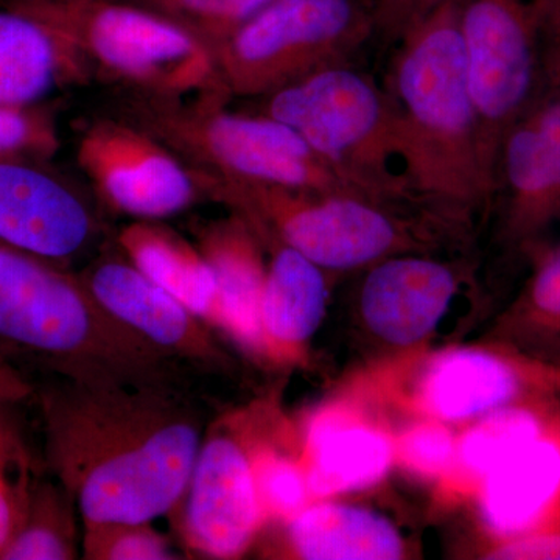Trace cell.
<instances>
[{
	"mask_svg": "<svg viewBox=\"0 0 560 560\" xmlns=\"http://www.w3.org/2000/svg\"><path fill=\"white\" fill-rule=\"evenodd\" d=\"M49 471L83 525L176 510L210 416L194 388L33 378Z\"/></svg>",
	"mask_w": 560,
	"mask_h": 560,
	"instance_id": "obj_1",
	"label": "cell"
},
{
	"mask_svg": "<svg viewBox=\"0 0 560 560\" xmlns=\"http://www.w3.org/2000/svg\"><path fill=\"white\" fill-rule=\"evenodd\" d=\"M460 0H451L405 33L385 88L399 116L404 175L412 195L470 206L497 179L482 149L459 33Z\"/></svg>",
	"mask_w": 560,
	"mask_h": 560,
	"instance_id": "obj_2",
	"label": "cell"
},
{
	"mask_svg": "<svg viewBox=\"0 0 560 560\" xmlns=\"http://www.w3.org/2000/svg\"><path fill=\"white\" fill-rule=\"evenodd\" d=\"M231 102L223 91L186 97L121 91L117 116L149 131L197 172L368 198L289 125L254 110H232Z\"/></svg>",
	"mask_w": 560,
	"mask_h": 560,
	"instance_id": "obj_3",
	"label": "cell"
},
{
	"mask_svg": "<svg viewBox=\"0 0 560 560\" xmlns=\"http://www.w3.org/2000/svg\"><path fill=\"white\" fill-rule=\"evenodd\" d=\"M35 14L75 44L95 80L153 97L223 91L205 40L131 0H0Z\"/></svg>",
	"mask_w": 560,
	"mask_h": 560,
	"instance_id": "obj_4",
	"label": "cell"
},
{
	"mask_svg": "<svg viewBox=\"0 0 560 560\" xmlns=\"http://www.w3.org/2000/svg\"><path fill=\"white\" fill-rule=\"evenodd\" d=\"M254 113L293 128L374 200L412 195L404 175L399 116L377 81L348 61L316 70L256 98Z\"/></svg>",
	"mask_w": 560,
	"mask_h": 560,
	"instance_id": "obj_5",
	"label": "cell"
},
{
	"mask_svg": "<svg viewBox=\"0 0 560 560\" xmlns=\"http://www.w3.org/2000/svg\"><path fill=\"white\" fill-rule=\"evenodd\" d=\"M194 173L206 201L241 215L260 241L290 246L323 270L363 267L405 245L400 221L372 198Z\"/></svg>",
	"mask_w": 560,
	"mask_h": 560,
	"instance_id": "obj_6",
	"label": "cell"
},
{
	"mask_svg": "<svg viewBox=\"0 0 560 560\" xmlns=\"http://www.w3.org/2000/svg\"><path fill=\"white\" fill-rule=\"evenodd\" d=\"M372 36L371 2L271 0L215 47L213 57L232 101H256L348 61Z\"/></svg>",
	"mask_w": 560,
	"mask_h": 560,
	"instance_id": "obj_7",
	"label": "cell"
},
{
	"mask_svg": "<svg viewBox=\"0 0 560 560\" xmlns=\"http://www.w3.org/2000/svg\"><path fill=\"white\" fill-rule=\"evenodd\" d=\"M552 0H460L459 33L482 149L497 178L501 140L533 101Z\"/></svg>",
	"mask_w": 560,
	"mask_h": 560,
	"instance_id": "obj_8",
	"label": "cell"
},
{
	"mask_svg": "<svg viewBox=\"0 0 560 560\" xmlns=\"http://www.w3.org/2000/svg\"><path fill=\"white\" fill-rule=\"evenodd\" d=\"M75 154L102 208L121 217L164 221L206 201L189 165L124 117L90 121Z\"/></svg>",
	"mask_w": 560,
	"mask_h": 560,
	"instance_id": "obj_9",
	"label": "cell"
},
{
	"mask_svg": "<svg viewBox=\"0 0 560 560\" xmlns=\"http://www.w3.org/2000/svg\"><path fill=\"white\" fill-rule=\"evenodd\" d=\"M113 235L95 195L50 162L0 160V243L79 270Z\"/></svg>",
	"mask_w": 560,
	"mask_h": 560,
	"instance_id": "obj_10",
	"label": "cell"
},
{
	"mask_svg": "<svg viewBox=\"0 0 560 560\" xmlns=\"http://www.w3.org/2000/svg\"><path fill=\"white\" fill-rule=\"evenodd\" d=\"M241 420L237 415L209 420L183 499L171 514L195 558H241L264 521Z\"/></svg>",
	"mask_w": 560,
	"mask_h": 560,
	"instance_id": "obj_11",
	"label": "cell"
},
{
	"mask_svg": "<svg viewBox=\"0 0 560 560\" xmlns=\"http://www.w3.org/2000/svg\"><path fill=\"white\" fill-rule=\"evenodd\" d=\"M77 272L106 312L191 374L223 377L234 368L219 331L145 278L114 241Z\"/></svg>",
	"mask_w": 560,
	"mask_h": 560,
	"instance_id": "obj_12",
	"label": "cell"
},
{
	"mask_svg": "<svg viewBox=\"0 0 560 560\" xmlns=\"http://www.w3.org/2000/svg\"><path fill=\"white\" fill-rule=\"evenodd\" d=\"M95 80L72 40L28 11L0 2V106H31Z\"/></svg>",
	"mask_w": 560,
	"mask_h": 560,
	"instance_id": "obj_13",
	"label": "cell"
},
{
	"mask_svg": "<svg viewBox=\"0 0 560 560\" xmlns=\"http://www.w3.org/2000/svg\"><path fill=\"white\" fill-rule=\"evenodd\" d=\"M455 290V275L447 265L422 257H394L368 276L361 311L383 340L411 345L436 327Z\"/></svg>",
	"mask_w": 560,
	"mask_h": 560,
	"instance_id": "obj_14",
	"label": "cell"
},
{
	"mask_svg": "<svg viewBox=\"0 0 560 560\" xmlns=\"http://www.w3.org/2000/svg\"><path fill=\"white\" fill-rule=\"evenodd\" d=\"M194 235L219 287L221 335L246 352L265 355L260 305L267 265L261 260L259 237L234 212L226 219L198 223Z\"/></svg>",
	"mask_w": 560,
	"mask_h": 560,
	"instance_id": "obj_15",
	"label": "cell"
},
{
	"mask_svg": "<svg viewBox=\"0 0 560 560\" xmlns=\"http://www.w3.org/2000/svg\"><path fill=\"white\" fill-rule=\"evenodd\" d=\"M47 474L35 382L0 357V552Z\"/></svg>",
	"mask_w": 560,
	"mask_h": 560,
	"instance_id": "obj_16",
	"label": "cell"
},
{
	"mask_svg": "<svg viewBox=\"0 0 560 560\" xmlns=\"http://www.w3.org/2000/svg\"><path fill=\"white\" fill-rule=\"evenodd\" d=\"M113 241L145 278L221 335L219 287L197 243L164 221L151 220H131L114 232Z\"/></svg>",
	"mask_w": 560,
	"mask_h": 560,
	"instance_id": "obj_17",
	"label": "cell"
},
{
	"mask_svg": "<svg viewBox=\"0 0 560 560\" xmlns=\"http://www.w3.org/2000/svg\"><path fill=\"white\" fill-rule=\"evenodd\" d=\"M393 448L385 434L355 425L337 408H324L305 434L304 470L316 499L366 488L388 470Z\"/></svg>",
	"mask_w": 560,
	"mask_h": 560,
	"instance_id": "obj_18",
	"label": "cell"
},
{
	"mask_svg": "<svg viewBox=\"0 0 560 560\" xmlns=\"http://www.w3.org/2000/svg\"><path fill=\"white\" fill-rule=\"evenodd\" d=\"M275 243L267 265L260 323L265 355L290 359L318 330L326 313L324 270L290 246Z\"/></svg>",
	"mask_w": 560,
	"mask_h": 560,
	"instance_id": "obj_19",
	"label": "cell"
},
{
	"mask_svg": "<svg viewBox=\"0 0 560 560\" xmlns=\"http://www.w3.org/2000/svg\"><path fill=\"white\" fill-rule=\"evenodd\" d=\"M559 488L560 447L539 436L486 475V522L503 536L522 534L539 518Z\"/></svg>",
	"mask_w": 560,
	"mask_h": 560,
	"instance_id": "obj_20",
	"label": "cell"
},
{
	"mask_svg": "<svg viewBox=\"0 0 560 560\" xmlns=\"http://www.w3.org/2000/svg\"><path fill=\"white\" fill-rule=\"evenodd\" d=\"M294 555L308 560H393L399 534L381 515L334 503L307 504L289 521Z\"/></svg>",
	"mask_w": 560,
	"mask_h": 560,
	"instance_id": "obj_21",
	"label": "cell"
},
{
	"mask_svg": "<svg viewBox=\"0 0 560 560\" xmlns=\"http://www.w3.org/2000/svg\"><path fill=\"white\" fill-rule=\"evenodd\" d=\"M522 378L512 364L489 353H448L423 383L427 408L442 419H466L497 410L515 399Z\"/></svg>",
	"mask_w": 560,
	"mask_h": 560,
	"instance_id": "obj_22",
	"label": "cell"
},
{
	"mask_svg": "<svg viewBox=\"0 0 560 560\" xmlns=\"http://www.w3.org/2000/svg\"><path fill=\"white\" fill-rule=\"evenodd\" d=\"M83 558V521L75 500L54 475L36 486L24 517L0 552V560Z\"/></svg>",
	"mask_w": 560,
	"mask_h": 560,
	"instance_id": "obj_23",
	"label": "cell"
},
{
	"mask_svg": "<svg viewBox=\"0 0 560 560\" xmlns=\"http://www.w3.org/2000/svg\"><path fill=\"white\" fill-rule=\"evenodd\" d=\"M539 436V420L533 412L521 408L495 410L464 436L460 459L470 470L488 475Z\"/></svg>",
	"mask_w": 560,
	"mask_h": 560,
	"instance_id": "obj_24",
	"label": "cell"
},
{
	"mask_svg": "<svg viewBox=\"0 0 560 560\" xmlns=\"http://www.w3.org/2000/svg\"><path fill=\"white\" fill-rule=\"evenodd\" d=\"M156 11L205 40L219 47L232 33L256 16L271 0H131Z\"/></svg>",
	"mask_w": 560,
	"mask_h": 560,
	"instance_id": "obj_25",
	"label": "cell"
},
{
	"mask_svg": "<svg viewBox=\"0 0 560 560\" xmlns=\"http://www.w3.org/2000/svg\"><path fill=\"white\" fill-rule=\"evenodd\" d=\"M250 466L256 482L261 517L291 521L308 504L304 466L272 447L250 448Z\"/></svg>",
	"mask_w": 560,
	"mask_h": 560,
	"instance_id": "obj_26",
	"label": "cell"
},
{
	"mask_svg": "<svg viewBox=\"0 0 560 560\" xmlns=\"http://www.w3.org/2000/svg\"><path fill=\"white\" fill-rule=\"evenodd\" d=\"M60 147L58 113L51 102L0 106V160L51 162Z\"/></svg>",
	"mask_w": 560,
	"mask_h": 560,
	"instance_id": "obj_27",
	"label": "cell"
},
{
	"mask_svg": "<svg viewBox=\"0 0 560 560\" xmlns=\"http://www.w3.org/2000/svg\"><path fill=\"white\" fill-rule=\"evenodd\" d=\"M83 558L88 560L180 559L171 537L151 522H106L83 525Z\"/></svg>",
	"mask_w": 560,
	"mask_h": 560,
	"instance_id": "obj_28",
	"label": "cell"
},
{
	"mask_svg": "<svg viewBox=\"0 0 560 560\" xmlns=\"http://www.w3.org/2000/svg\"><path fill=\"white\" fill-rule=\"evenodd\" d=\"M530 323L560 337V246L541 261L526 293Z\"/></svg>",
	"mask_w": 560,
	"mask_h": 560,
	"instance_id": "obj_29",
	"label": "cell"
},
{
	"mask_svg": "<svg viewBox=\"0 0 560 560\" xmlns=\"http://www.w3.org/2000/svg\"><path fill=\"white\" fill-rule=\"evenodd\" d=\"M451 0H371L374 36L394 46L416 24Z\"/></svg>",
	"mask_w": 560,
	"mask_h": 560,
	"instance_id": "obj_30",
	"label": "cell"
},
{
	"mask_svg": "<svg viewBox=\"0 0 560 560\" xmlns=\"http://www.w3.org/2000/svg\"><path fill=\"white\" fill-rule=\"evenodd\" d=\"M400 456L420 474H440L453 458L452 436L441 427H418L408 431L401 440Z\"/></svg>",
	"mask_w": 560,
	"mask_h": 560,
	"instance_id": "obj_31",
	"label": "cell"
},
{
	"mask_svg": "<svg viewBox=\"0 0 560 560\" xmlns=\"http://www.w3.org/2000/svg\"><path fill=\"white\" fill-rule=\"evenodd\" d=\"M489 559L560 560V534H528L497 548Z\"/></svg>",
	"mask_w": 560,
	"mask_h": 560,
	"instance_id": "obj_32",
	"label": "cell"
},
{
	"mask_svg": "<svg viewBox=\"0 0 560 560\" xmlns=\"http://www.w3.org/2000/svg\"><path fill=\"white\" fill-rule=\"evenodd\" d=\"M529 113L547 140L560 186V97L533 106L529 108Z\"/></svg>",
	"mask_w": 560,
	"mask_h": 560,
	"instance_id": "obj_33",
	"label": "cell"
}]
</instances>
